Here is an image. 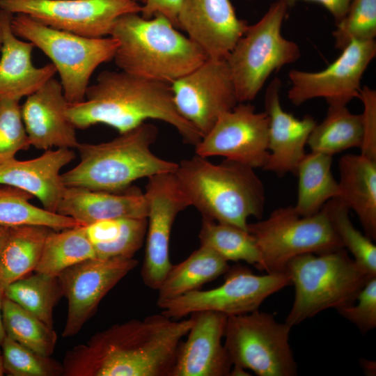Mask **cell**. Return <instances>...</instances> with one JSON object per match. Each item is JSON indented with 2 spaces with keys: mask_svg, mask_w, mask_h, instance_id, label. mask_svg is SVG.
<instances>
[{
  "mask_svg": "<svg viewBox=\"0 0 376 376\" xmlns=\"http://www.w3.org/2000/svg\"><path fill=\"white\" fill-rule=\"evenodd\" d=\"M192 323L191 316L177 321L161 313L113 324L68 350L63 375L171 376Z\"/></svg>",
  "mask_w": 376,
  "mask_h": 376,
  "instance_id": "cell-1",
  "label": "cell"
},
{
  "mask_svg": "<svg viewBox=\"0 0 376 376\" xmlns=\"http://www.w3.org/2000/svg\"><path fill=\"white\" fill-rule=\"evenodd\" d=\"M66 116L76 129L102 123L121 134L154 119L173 126L187 143L195 146L203 137L178 111L171 84L122 70L101 72L84 101L68 103Z\"/></svg>",
  "mask_w": 376,
  "mask_h": 376,
  "instance_id": "cell-2",
  "label": "cell"
},
{
  "mask_svg": "<svg viewBox=\"0 0 376 376\" xmlns=\"http://www.w3.org/2000/svg\"><path fill=\"white\" fill-rule=\"evenodd\" d=\"M109 36L118 43L113 58L116 65L141 78L171 84L207 59L162 15L150 19L138 13L123 15L113 24Z\"/></svg>",
  "mask_w": 376,
  "mask_h": 376,
  "instance_id": "cell-3",
  "label": "cell"
},
{
  "mask_svg": "<svg viewBox=\"0 0 376 376\" xmlns=\"http://www.w3.org/2000/svg\"><path fill=\"white\" fill-rule=\"evenodd\" d=\"M174 173L203 219L248 230L249 217H263L265 187L251 167L228 159L215 164L195 154L178 163Z\"/></svg>",
  "mask_w": 376,
  "mask_h": 376,
  "instance_id": "cell-4",
  "label": "cell"
},
{
  "mask_svg": "<svg viewBox=\"0 0 376 376\" xmlns=\"http://www.w3.org/2000/svg\"><path fill=\"white\" fill-rule=\"evenodd\" d=\"M157 134L155 125L143 123L107 142L79 143L77 150L80 161L61 173L63 185L121 192L140 178L175 172L178 163L160 158L151 150Z\"/></svg>",
  "mask_w": 376,
  "mask_h": 376,
  "instance_id": "cell-5",
  "label": "cell"
},
{
  "mask_svg": "<svg viewBox=\"0 0 376 376\" xmlns=\"http://www.w3.org/2000/svg\"><path fill=\"white\" fill-rule=\"evenodd\" d=\"M285 272L295 286V299L285 323L290 327L330 308L354 304L373 278L351 258L345 248L292 258ZM375 277V276H374Z\"/></svg>",
  "mask_w": 376,
  "mask_h": 376,
  "instance_id": "cell-6",
  "label": "cell"
},
{
  "mask_svg": "<svg viewBox=\"0 0 376 376\" xmlns=\"http://www.w3.org/2000/svg\"><path fill=\"white\" fill-rule=\"evenodd\" d=\"M10 26L17 37L32 42L51 59L69 103L84 100L92 74L102 63L113 58L118 45L111 36H79L47 26L22 13L13 15Z\"/></svg>",
  "mask_w": 376,
  "mask_h": 376,
  "instance_id": "cell-7",
  "label": "cell"
},
{
  "mask_svg": "<svg viewBox=\"0 0 376 376\" xmlns=\"http://www.w3.org/2000/svg\"><path fill=\"white\" fill-rule=\"evenodd\" d=\"M288 9L279 1L272 3L259 21L249 25L227 56L238 102L253 100L274 71L300 57L299 45L281 33Z\"/></svg>",
  "mask_w": 376,
  "mask_h": 376,
  "instance_id": "cell-8",
  "label": "cell"
},
{
  "mask_svg": "<svg viewBox=\"0 0 376 376\" xmlns=\"http://www.w3.org/2000/svg\"><path fill=\"white\" fill-rule=\"evenodd\" d=\"M290 327L258 310L228 316L224 347L234 370L244 375L249 369L259 376H295L297 366L289 343Z\"/></svg>",
  "mask_w": 376,
  "mask_h": 376,
  "instance_id": "cell-9",
  "label": "cell"
},
{
  "mask_svg": "<svg viewBox=\"0 0 376 376\" xmlns=\"http://www.w3.org/2000/svg\"><path fill=\"white\" fill-rule=\"evenodd\" d=\"M260 251L261 270L285 272L287 263L304 253L320 254L344 248L323 208L309 217L299 216L294 206L274 210L265 220L248 224Z\"/></svg>",
  "mask_w": 376,
  "mask_h": 376,
  "instance_id": "cell-10",
  "label": "cell"
},
{
  "mask_svg": "<svg viewBox=\"0 0 376 376\" xmlns=\"http://www.w3.org/2000/svg\"><path fill=\"white\" fill-rule=\"evenodd\" d=\"M290 283L286 272L257 275L238 265L229 268L221 285L206 290L198 289L159 301L157 305L162 314L173 320L199 311H214L228 317L258 310L266 298Z\"/></svg>",
  "mask_w": 376,
  "mask_h": 376,
  "instance_id": "cell-11",
  "label": "cell"
},
{
  "mask_svg": "<svg viewBox=\"0 0 376 376\" xmlns=\"http://www.w3.org/2000/svg\"><path fill=\"white\" fill-rule=\"evenodd\" d=\"M134 0H0V9L88 38L109 36L120 16L141 10Z\"/></svg>",
  "mask_w": 376,
  "mask_h": 376,
  "instance_id": "cell-12",
  "label": "cell"
},
{
  "mask_svg": "<svg viewBox=\"0 0 376 376\" xmlns=\"http://www.w3.org/2000/svg\"><path fill=\"white\" fill-rule=\"evenodd\" d=\"M143 193L148 214L141 275L146 286L157 290L172 266L169 241L173 223L178 214L191 204L174 172L148 178Z\"/></svg>",
  "mask_w": 376,
  "mask_h": 376,
  "instance_id": "cell-13",
  "label": "cell"
},
{
  "mask_svg": "<svg viewBox=\"0 0 376 376\" xmlns=\"http://www.w3.org/2000/svg\"><path fill=\"white\" fill-rule=\"evenodd\" d=\"M269 116L256 112L248 102H239L223 113L195 145L202 157L220 156L253 169H263L268 155Z\"/></svg>",
  "mask_w": 376,
  "mask_h": 376,
  "instance_id": "cell-14",
  "label": "cell"
},
{
  "mask_svg": "<svg viewBox=\"0 0 376 376\" xmlns=\"http://www.w3.org/2000/svg\"><path fill=\"white\" fill-rule=\"evenodd\" d=\"M375 56V40H354L323 70L307 72L293 69L288 73L291 87L288 97L295 106L317 97L324 98L328 105H347L359 97L362 77Z\"/></svg>",
  "mask_w": 376,
  "mask_h": 376,
  "instance_id": "cell-15",
  "label": "cell"
},
{
  "mask_svg": "<svg viewBox=\"0 0 376 376\" xmlns=\"http://www.w3.org/2000/svg\"><path fill=\"white\" fill-rule=\"evenodd\" d=\"M171 86L178 111L203 136L239 103L226 60L207 58Z\"/></svg>",
  "mask_w": 376,
  "mask_h": 376,
  "instance_id": "cell-16",
  "label": "cell"
},
{
  "mask_svg": "<svg viewBox=\"0 0 376 376\" xmlns=\"http://www.w3.org/2000/svg\"><path fill=\"white\" fill-rule=\"evenodd\" d=\"M137 264L133 258H95L60 272L57 278L68 301L62 336L77 335L96 313L101 300Z\"/></svg>",
  "mask_w": 376,
  "mask_h": 376,
  "instance_id": "cell-17",
  "label": "cell"
},
{
  "mask_svg": "<svg viewBox=\"0 0 376 376\" xmlns=\"http://www.w3.org/2000/svg\"><path fill=\"white\" fill-rule=\"evenodd\" d=\"M178 23L213 60H226L249 26L237 17L230 0H184Z\"/></svg>",
  "mask_w": 376,
  "mask_h": 376,
  "instance_id": "cell-18",
  "label": "cell"
},
{
  "mask_svg": "<svg viewBox=\"0 0 376 376\" xmlns=\"http://www.w3.org/2000/svg\"><path fill=\"white\" fill-rule=\"evenodd\" d=\"M190 316L193 323L179 345L171 376L230 375L233 365L222 343L228 316L214 311Z\"/></svg>",
  "mask_w": 376,
  "mask_h": 376,
  "instance_id": "cell-19",
  "label": "cell"
},
{
  "mask_svg": "<svg viewBox=\"0 0 376 376\" xmlns=\"http://www.w3.org/2000/svg\"><path fill=\"white\" fill-rule=\"evenodd\" d=\"M68 103L61 82L53 77L27 96L21 113L31 146L77 149L76 128L66 116Z\"/></svg>",
  "mask_w": 376,
  "mask_h": 376,
  "instance_id": "cell-20",
  "label": "cell"
},
{
  "mask_svg": "<svg viewBox=\"0 0 376 376\" xmlns=\"http://www.w3.org/2000/svg\"><path fill=\"white\" fill-rule=\"evenodd\" d=\"M282 84L275 77L268 85L265 95V112L269 116V155L263 170L282 177L297 174L298 166L305 153L309 136L317 124L309 115L301 119L282 109L280 91Z\"/></svg>",
  "mask_w": 376,
  "mask_h": 376,
  "instance_id": "cell-21",
  "label": "cell"
},
{
  "mask_svg": "<svg viewBox=\"0 0 376 376\" xmlns=\"http://www.w3.org/2000/svg\"><path fill=\"white\" fill-rule=\"evenodd\" d=\"M75 158L72 149H49L39 157L0 165V184L22 189L36 197L46 210L56 212L66 187L61 169Z\"/></svg>",
  "mask_w": 376,
  "mask_h": 376,
  "instance_id": "cell-22",
  "label": "cell"
},
{
  "mask_svg": "<svg viewBox=\"0 0 376 376\" xmlns=\"http://www.w3.org/2000/svg\"><path fill=\"white\" fill-rule=\"evenodd\" d=\"M13 14L0 9L2 41L0 47V100H19L40 88L56 73L54 65L36 67L31 59L35 45L18 39L10 23Z\"/></svg>",
  "mask_w": 376,
  "mask_h": 376,
  "instance_id": "cell-23",
  "label": "cell"
},
{
  "mask_svg": "<svg viewBox=\"0 0 376 376\" xmlns=\"http://www.w3.org/2000/svg\"><path fill=\"white\" fill-rule=\"evenodd\" d=\"M56 213L86 226L104 219L147 218L148 205L144 193L135 187L121 192L66 187Z\"/></svg>",
  "mask_w": 376,
  "mask_h": 376,
  "instance_id": "cell-24",
  "label": "cell"
},
{
  "mask_svg": "<svg viewBox=\"0 0 376 376\" xmlns=\"http://www.w3.org/2000/svg\"><path fill=\"white\" fill-rule=\"evenodd\" d=\"M340 198L358 216L365 235L376 240V160L347 154L338 162Z\"/></svg>",
  "mask_w": 376,
  "mask_h": 376,
  "instance_id": "cell-25",
  "label": "cell"
},
{
  "mask_svg": "<svg viewBox=\"0 0 376 376\" xmlns=\"http://www.w3.org/2000/svg\"><path fill=\"white\" fill-rule=\"evenodd\" d=\"M228 262L211 249L201 245L185 260L172 265L157 289V302L198 290L229 269Z\"/></svg>",
  "mask_w": 376,
  "mask_h": 376,
  "instance_id": "cell-26",
  "label": "cell"
},
{
  "mask_svg": "<svg viewBox=\"0 0 376 376\" xmlns=\"http://www.w3.org/2000/svg\"><path fill=\"white\" fill-rule=\"evenodd\" d=\"M53 230L38 225L10 227L0 258V285L3 289L35 271L45 240Z\"/></svg>",
  "mask_w": 376,
  "mask_h": 376,
  "instance_id": "cell-27",
  "label": "cell"
},
{
  "mask_svg": "<svg viewBox=\"0 0 376 376\" xmlns=\"http://www.w3.org/2000/svg\"><path fill=\"white\" fill-rule=\"evenodd\" d=\"M332 156L311 152L301 160L298 175L297 201L294 208L301 217L319 212L329 200L338 198V182L331 173Z\"/></svg>",
  "mask_w": 376,
  "mask_h": 376,
  "instance_id": "cell-28",
  "label": "cell"
},
{
  "mask_svg": "<svg viewBox=\"0 0 376 376\" xmlns=\"http://www.w3.org/2000/svg\"><path fill=\"white\" fill-rule=\"evenodd\" d=\"M363 137L361 114L347 105L329 104L327 116L316 124L308 139L312 152L333 156L348 148H360Z\"/></svg>",
  "mask_w": 376,
  "mask_h": 376,
  "instance_id": "cell-29",
  "label": "cell"
},
{
  "mask_svg": "<svg viewBox=\"0 0 376 376\" xmlns=\"http://www.w3.org/2000/svg\"><path fill=\"white\" fill-rule=\"evenodd\" d=\"M95 258L94 247L86 236L85 226L53 230L45 240L34 272L57 276L68 267Z\"/></svg>",
  "mask_w": 376,
  "mask_h": 376,
  "instance_id": "cell-30",
  "label": "cell"
},
{
  "mask_svg": "<svg viewBox=\"0 0 376 376\" xmlns=\"http://www.w3.org/2000/svg\"><path fill=\"white\" fill-rule=\"evenodd\" d=\"M4 289V296L54 329V309L63 293L57 276L34 272Z\"/></svg>",
  "mask_w": 376,
  "mask_h": 376,
  "instance_id": "cell-31",
  "label": "cell"
},
{
  "mask_svg": "<svg viewBox=\"0 0 376 376\" xmlns=\"http://www.w3.org/2000/svg\"><path fill=\"white\" fill-rule=\"evenodd\" d=\"M0 187V225L8 227L38 225L60 230L83 226L73 219L38 207L29 202L33 196L19 188Z\"/></svg>",
  "mask_w": 376,
  "mask_h": 376,
  "instance_id": "cell-32",
  "label": "cell"
},
{
  "mask_svg": "<svg viewBox=\"0 0 376 376\" xmlns=\"http://www.w3.org/2000/svg\"><path fill=\"white\" fill-rule=\"evenodd\" d=\"M200 244L228 261H245L261 270L262 259L256 240L248 230L203 219Z\"/></svg>",
  "mask_w": 376,
  "mask_h": 376,
  "instance_id": "cell-33",
  "label": "cell"
},
{
  "mask_svg": "<svg viewBox=\"0 0 376 376\" xmlns=\"http://www.w3.org/2000/svg\"><path fill=\"white\" fill-rule=\"evenodd\" d=\"M3 323L6 336L45 356H51L57 342L54 329L4 296Z\"/></svg>",
  "mask_w": 376,
  "mask_h": 376,
  "instance_id": "cell-34",
  "label": "cell"
},
{
  "mask_svg": "<svg viewBox=\"0 0 376 376\" xmlns=\"http://www.w3.org/2000/svg\"><path fill=\"white\" fill-rule=\"evenodd\" d=\"M344 248L354 260L370 276H376V246L357 230L349 217V207L338 198L328 201L322 207Z\"/></svg>",
  "mask_w": 376,
  "mask_h": 376,
  "instance_id": "cell-35",
  "label": "cell"
},
{
  "mask_svg": "<svg viewBox=\"0 0 376 376\" xmlns=\"http://www.w3.org/2000/svg\"><path fill=\"white\" fill-rule=\"evenodd\" d=\"M4 374L9 376H61L62 363L6 336L1 346Z\"/></svg>",
  "mask_w": 376,
  "mask_h": 376,
  "instance_id": "cell-36",
  "label": "cell"
},
{
  "mask_svg": "<svg viewBox=\"0 0 376 376\" xmlns=\"http://www.w3.org/2000/svg\"><path fill=\"white\" fill-rule=\"evenodd\" d=\"M333 31L334 46L342 51L354 40L376 37V0H353L343 20Z\"/></svg>",
  "mask_w": 376,
  "mask_h": 376,
  "instance_id": "cell-37",
  "label": "cell"
},
{
  "mask_svg": "<svg viewBox=\"0 0 376 376\" xmlns=\"http://www.w3.org/2000/svg\"><path fill=\"white\" fill-rule=\"evenodd\" d=\"M19 100H0V165L30 146L22 118Z\"/></svg>",
  "mask_w": 376,
  "mask_h": 376,
  "instance_id": "cell-38",
  "label": "cell"
},
{
  "mask_svg": "<svg viewBox=\"0 0 376 376\" xmlns=\"http://www.w3.org/2000/svg\"><path fill=\"white\" fill-rule=\"evenodd\" d=\"M147 218L127 217L120 219V230L112 242L93 245L95 257L132 258L146 240Z\"/></svg>",
  "mask_w": 376,
  "mask_h": 376,
  "instance_id": "cell-39",
  "label": "cell"
},
{
  "mask_svg": "<svg viewBox=\"0 0 376 376\" xmlns=\"http://www.w3.org/2000/svg\"><path fill=\"white\" fill-rule=\"evenodd\" d=\"M357 299V305L352 304L337 311L364 334L376 327V276L368 280Z\"/></svg>",
  "mask_w": 376,
  "mask_h": 376,
  "instance_id": "cell-40",
  "label": "cell"
},
{
  "mask_svg": "<svg viewBox=\"0 0 376 376\" xmlns=\"http://www.w3.org/2000/svg\"><path fill=\"white\" fill-rule=\"evenodd\" d=\"M359 99L363 103V137L361 155L376 160V91L367 86L361 88Z\"/></svg>",
  "mask_w": 376,
  "mask_h": 376,
  "instance_id": "cell-41",
  "label": "cell"
},
{
  "mask_svg": "<svg viewBox=\"0 0 376 376\" xmlns=\"http://www.w3.org/2000/svg\"><path fill=\"white\" fill-rule=\"evenodd\" d=\"M120 219H104L85 226L86 236L91 244L96 245L113 241L120 230Z\"/></svg>",
  "mask_w": 376,
  "mask_h": 376,
  "instance_id": "cell-42",
  "label": "cell"
},
{
  "mask_svg": "<svg viewBox=\"0 0 376 376\" xmlns=\"http://www.w3.org/2000/svg\"><path fill=\"white\" fill-rule=\"evenodd\" d=\"M184 0H145L141 7V17L150 19L156 15H162L172 24L178 28V17Z\"/></svg>",
  "mask_w": 376,
  "mask_h": 376,
  "instance_id": "cell-43",
  "label": "cell"
},
{
  "mask_svg": "<svg viewBox=\"0 0 376 376\" xmlns=\"http://www.w3.org/2000/svg\"><path fill=\"white\" fill-rule=\"evenodd\" d=\"M285 4L288 8L299 0H276ZM318 3L323 6L333 17L336 25L346 15L353 0H305Z\"/></svg>",
  "mask_w": 376,
  "mask_h": 376,
  "instance_id": "cell-44",
  "label": "cell"
},
{
  "mask_svg": "<svg viewBox=\"0 0 376 376\" xmlns=\"http://www.w3.org/2000/svg\"><path fill=\"white\" fill-rule=\"evenodd\" d=\"M3 298H4V289L0 285V348L4 338L6 336L4 327H3V317H2V305H3Z\"/></svg>",
  "mask_w": 376,
  "mask_h": 376,
  "instance_id": "cell-45",
  "label": "cell"
},
{
  "mask_svg": "<svg viewBox=\"0 0 376 376\" xmlns=\"http://www.w3.org/2000/svg\"><path fill=\"white\" fill-rule=\"evenodd\" d=\"M10 232V227L0 225V258Z\"/></svg>",
  "mask_w": 376,
  "mask_h": 376,
  "instance_id": "cell-46",
  "label": "cell"
},
{
  "mask_svg": "<svg viewBox=\"0 0 376 376\" xmlns=\"http://www.w3.org/2000/svg\"><path fill=\"white\" fill-rule=\"evenodd\" d=\"M4 375V368H3V357L1 351L0 350V376H2Z\"/></svg>",
  "mask_w": 376,
  "mask_h": 376,
  "instance_id": "cell-47",
  "label": "cell"
},
{
  "mask_svg": "<svg viewBox=\"0 0 376 376\" xmlns=\"http://www.w3.org/2000/svg\"><path fill=\"white\" fill-rule=\"evenodd\" d=\"M1 41H2L1 29V24H0V47H1Z\"/></svg>",
  "mask_w": 376,
  "mask_h": 376,
  "instance_id": "cell-48",
  "label": "cell"
},
{
  "mask_svg": "<svg viewBox=\"0 0 376 376\" xmlns=\"http://www.w3.org/2000/svg\"><path fill=\"white\" fill-rule=\"evenodd\" d=\"M136 1H140V2H142V3H144L145 2V0H134Z\"/></svg>",
  "mask_w": 376,
  "mask_h": 376,
  "instance_id": "cell-49",
  "label": "cell"
}]
</instances>
